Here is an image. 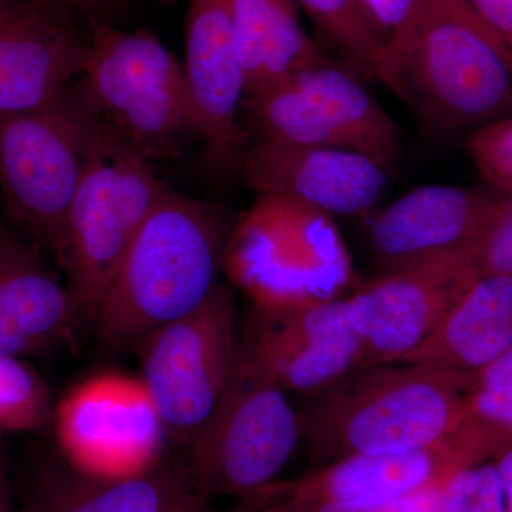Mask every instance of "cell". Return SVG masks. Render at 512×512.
<instances>
[{
  "label": "cell",
  "mask_w": 512,
  "mask_h": 512,
  "mask_svg": "<svg viewBox=\"0 0 512 512\" xmlns=\"http://www.w3.org/2000/svg\"><path fill=\"white\" fill-rule=\"evenodd\" d=\"M326 43L360 76L372 79L387 37L362 0H296Z\"/></svg>",
  "instance_id": "obj_23"
},
{
  "label": "cell",
  "mask_w": 512,
  "mask_h": 512,
  "mask_svg": "<svg viewBox=\"0 0 512 512\" xmlns=\"http://www.w3.org/2000/svg\"><path fill=\"white\" fill-rule=\"evenodd\" d=\"M512 348V276L478 279L446 318L396 363L476 375Z\"/></svg>",
  "instance_id": "obj_21"
},
{
  "label": "cell",
  "mask_w": 512,
  "mask_h": 512,
  "mask_svg": "<svg viewBox=\"0 0 512 512\" xmlns=\"http://www.w3.org/2000/svg\"><path fill=\"white\" fill-rule=\"evenodd\" d=\"M109 126L80 77L39 109L0 116V195L20 235L55 261L94 151Z\"/></svg>",
  "instance_id": "obj_4"
},
{
  "label": "cell",
  "mask_w": 512,
  "mask_h": 512,
  "mask_svg": "<svg viewBox=\"0 0 512 512\" xmlns=\"http://www.w3.org/2000/svg\"><path fill=\"white\" fill-rule=\"evenodd\" d=\"M165 190L150 161L109 126L70 205L56 261L83 326L92 328L121 259Z\"/></svg>",
  "instance_id": "obj_7"
},
{
  "label": "cell",
  "mask_w": 512,
  "mask_h": 512,
  "mask_svg": "<svg viewBox=\"0 0 512 512\" xmlns=\"http://www.w3.org/2000/svg\"><path fill=\"white\" fill-rule=\"evenodd\" d=\"M346 63L318 62L245 97L242 116L261 140L363 154L394 167L400 131Z\"/></svg>",
  "instance_id": "obj_8"
},
{
  "label": "cell",
  "mask_w": 512,
  "mask_h": 512,
  "mask_svg": "<svg viewBox=\"0 0 512 512\" xmlns=\"http://www.w3.org/2000/svg\"><path fill=\"white\" fill-rule=\"evenodd\" d=\"M464 252L477 279L512 276V197L500 198L480 235Z\"/></svg>",
  "instance_id": "obj_27"
},
{
  "label": "cell",
  "mask_w": 512,
  "mask_h": 512,
  "mask_svg": "<svg viewBox=\"0 0 512 512\" xmlns=\"http://www.w3.org/2000/svg\"><path fill=\"white\" fill-rule=\"evenodd\" d=\"M231 8L245 97L284 82L323 56L303 29L296 0H231Z\"/></svg>",
  "instance_id": "obj_22"
},
{
  "label": "cell",
  "mask_w": 512,
  "mask_h": 512,
  "mask_svg": "<svg viewBox=\"0 0 512 512\" xmlns=\"http://www.w3.org/2000/svg\"><path fill=\"white\" fill-rule=\"evenodd\" d=\"M488 28L512 50V0H466Z\"/></svg>",
  "instance_id": "obj_31"
},
{
  "label": "cell",
  "mask_w": 512,
  "mask_h": 512,
  "mask_svg": "<svg viewBox=\"0 0 512 512\" xmlns=\"http://www.w3.org/2000/svg\"><path fill=\"white\" fill-rule=\"evenodd\" d=\"M478 281L464 251L393 269L349 298L366 366L396 363L417 348Z\"/></svg>",
  "instance_id": "obj_14"
},
{
  "label": "cell",
  "mask_w": 512,
  "mask_h": 512,
  "mask_svg": "<svg viewBox=\"0 0 512 512\" xmlns=\"http://www.w3.org/2000/svg\"><path fill=\"white\" fill-rule=\"evenodd\" d=\"M52 421L64 463L87 476L123 480L164 461L167 434L140 377H87L55 404Z\"/></svg>",
  "instance_id": "obj_11"
},
{
  "label": "cell",
  "mask_w": 512,
  "mask_h": 512,
  "mask_svg": "<svg viewBox=\"0 0 512 512\" xmlns=\"http://www.w3.org/2000/svg\"><path fill=\"white\" fill-rule=\"evenodd\" d=\"M83 326L66 282L43 252L0 221V355L39 356Z\"/></svg>",
  "instance_id": "obj_19"
},
{
  "label": "cell",
  "mask_w": 512,
  "mask_h": 512,
  "mask_svg": "<svg viewBox=\"0 0 512 512\" xmlns=\"http://www.w3.org/2000/svg\"><path fill=\"white\" fill-rule=\"evenodd\" d=\"M363 366L343 376L298 413L301 443L325 464L352 456L420 450L466 420L474 375L446 367Z\"/></svg>",
  "instance_id": "obj_3"
},
{
  "label": "cell",
  "mask_w": 512,
  "mask_h": 512,
  "mask_svg": "<svg viewBox=\"0 0 512 512\" xmlns=\"http://www.w3.org/2000/svg\"><path fill=\"white\" fill-rule=\"evenodd\" d=\"M183 66L197 111L205 160L217 173H237L247 146L241 120L247 82L231 0H190Z\"/></svg>",
  "instance_id": "obj_16"
},
{
  "label": "cell",
  "mask_w": 512,
  "mask_h": 512,
  "mask_svg": "<svg viewBox=\"0 0 512 512\" xmlns=\"http://www.w3.org/2000/svg\"><path fill=\"white\" fill-rule=\"evenodd\" d=\"M501 197L476 187L416 188L377 215L370 225V245L387 271L464 251Z\"/></svg>",
  "instance_id": "obj_18"
},
{
  "label": "cell",
  "mask_w": 512,
  "mask_h": 512,
  "mask_svg": "<svg viewBox=\"0 0 512 512\" xmlns=\"http://www.w3.org/2000/svg\"><path fill=\"white\" fill-rule=\"evenodd\" d=\"M244 501L245 504L235 512H308L293 503L282 487H276V485Z\"/></svg>",
  "instance_id": "obj_32"
},
{
  "label": "cell",
  "mask_w": 512,
  "mask_h": 512,
  "mask_svg": "<svg viewBox=\"0 0 512 512\" xmlns=\"http://www.w3.org/2000/svg\"><path fill=\"white\" fill-rule=\"evenodd\" d=\"M503 446L493 433L466 417L451 436L429 447L342 458L282 485V490L306 511L328 504L383 508L443 483L461 468L493 460Z\"/></svg>",
  "instance_id": "obj_12"
},
{
  "label": "cell",
  "mask_w": 512,
  "mask_h": 512,
  "mask_svg": "<svg viewBox=\"0 0 512 512\" xmlns=\"http://www.w3.org/2000/svg\"><path fill=\"white\" fill-rule=\"evenodd\" d=\"M49 387L23 357L0 355V444L8 434L26 433L53 419Z\"/></svg>",
  "instance_id": "obj_24"
},
{
  "label": "cell",
  "mask_w": 512,
  "mask_h": 512,
  "mask_svg": "<svg viewBox=\"0 0 512 512\" xmlns=\"http://www.w3.org/2000/svg\"><path fill=\"white\" fill-rule=\"evenodd\" d=\"M466 417L497 436L504 446L512 441V348L474 375Z\"/></svg>",
  "instance_id": "obj_25"
},
{
  "label": "cell",
  "mask_w": 512,
  "mask_h": 512,
  "mask_svg": "<svg viewBox=\"0 0 512 512\" xmlns=\"http://www.w3.org/2000/svg\"><path fill=\"white\" fill-rule=\"evenodd\" d=\"M495 466L503 481L505 498H507V510L512 512V441L505 444L493 457Z\"/></svg>",
  "instance_id": "obj_34"
},
{
  "label": "cell",
  "mask_w": 512,
  "mask_h": 512,
  "mask_svg": "<svg viewBox=\"0 0 512 512\" xmlns=\"http://www.w3.org/2000/svg\"><path fill=\"white\" fill-rule=\"evenodd\" d=\"M0 512H13L12 491H10L8 468L3 457L2 444H0Z\"/></svg>",
  "instance_id": "obj_35"
},
{
  "label": "cell",
  "mask_w": 512,
  "mask_h": 512,
  "mask_svg": "<svg viewBox=\"0 0 512 512\" xmlns=\"http://www.w3.org/2000/svg\"><path fill=\"white\" fill-rule=\"evenodd\" d=\"M165 2H175V0H165Z\"/></svg>",
  "instance_id": "obj_38"
},
{
  "label": "cell",
  "mask_w": 512,
  "mask_h": 512,
  "mask_svg": "<svg viewBox=\"0 0 512 512\" xmlns=\"http://www.w3.org/2000/svg\"><path fill=\"white\" fill-rule=\"evenodd\" d=\"M249 333L285 392L313 394L366 366L348 299H303L255 306Z\"/></svg>",
  "instance_id": "obj_15"
},
{
  "label": "cell",
  "mask_w": 512,
  "mask_h": 512,
  "mask_svg": "<svg viewBox=\"0 0 512 512\" xmlns=\"http://www.w3.org/2000/svg\"><path fill=\"white\" fill-rule=\"evenodd\" d=\"M231 229L210 202L167 187L121 259L92 329L103 348L137 350L197 311L221 285Z\"/></svg>",
  "instance_id": "obj_2"
},
{
  "label": "cell",
  "mask_w": 512,
  "mask_h": 512,
  "mask_svg": "<svg viewBox=\"0 0 512 512\" xmlns=\"http://www.w3.org/2000/svg\"><path fill=\"white\" fill-rule=\"evenodd\" d=\"M468 153L491 190L512 197V116L470 133Z\"/></svg>",
  "instance_id": "obj_28"
},
{
  "label": "cell",
  "mask_w": 512,
  "mask_h": 512,
  "mask_svg": "<svg viewBox=\"0 0 512 512\" xmlns=\"http://www.w3.org/2000/svg\"><path fill=\"white\" fill-rule=\"evenodd\" d=\"M92 23L49 0H0V116L39 109L83 76Z\"/></svg>",
  "instance_id": "obj_13"
},
{
  "label": "cell",
  "mask_w": 512,
  "mask_h": 512,
  "mask_svg": "<svg viewBox=\"0 0 512 512\" xmlns=\"http://www.w3.org/2000/svg\"><path fill=\"white\" fill-rule=\"evenodd\" d=\"M372 79L439 136L512 116L511 47L466 0H426L413 22L389 37Z\"/></svg>",
  "instance_id": "obj_1"
},
{
  "label": "cell",
  "mask_w": 512,
  "mask_h": 512,
  "mask_svg": "<svg viewBox=\"0 0 512 512\" xmlns=\"http://www.w3.org/2000/svg\"><path fill=\"white\" fill-rule=\"evenodd\" d=\"M238 345L234 292L221 284L197 311L156 330L138 346V377L156 404L167 439L185 451L217 409Z\"/></svg>",
  "instance_id": "obj_9"
},
{
  "label": "cell",
  "mask_w": 512,
  "mask_h": 512,
  "mask_svg": "<svg viewBox=\"0 0 512 512\" xmlns=\"http://www.w3.org/2000/svg\"><path fill=\"white\" fill-rule=\"evenodd\" d=\"M237 173L259 197L282 198L329 217L372 210L390 181V168L363 154L261 138L247 143Z\"/></svg>",
  "instance_id": "obj_17"
},
{
  "label": "cell",
  "mask_w": 512,
  "mask_h": 512,
  "mask_svg": "<svg viewBox=\"0 0 512 512\" xmlns=\"http://www.w3.org/2000/svg\"><path fill=\"white\" fill-rule=\"evenodd\" d=\"M170 512H212L210 508V500L202 497L197 491H194L190 497L185 498L183 503L178 504Z\"/></svg>",
  "instance_id": "obj_36"
},
{
  "label": "cell",
  "mask_w": 512,
  "mask_h": 512,
  "mask_svg": "<svg viewBox=\"0 0 512 512\" xmlns=\"http://www.w3.org/2000/svg\"><path fill=\"white\" fill-rule=\"evenodd\" d=\"M308 512H384V510L383 508L353 507V505L328 504L312 508V510H308Z\"/></svg>",
  "instance_id": "obj_37"
},
{
  "label": "cell",
  "mask_w": 512,
  "mask_h": 512,
  "mask_svg": "<svg viewBox=\"0 0 512 512\" xmlns=\"http://www.w3.org/2000/svg\"><path fill=\"white\" fill-rule=\"evenodd\" d=\"M443 512H508L503 481L494 460L461 468L441 494Z\"/></svg>",
  "instance_id": "obj_26"
},
{
  "label": "cell",
  "mask_w": 512,
  "mask_h": 512,
  "mask_svg": "<svg viewBox=\"0 0 512 512\" xmlns=\"http://www.w3.org/2000/svg\"><path fill=\"white\" fill-rule=\"evenodd\" d=\"M367 12L387 37L396 35L419 15L426 0H362Z\"/></svg>",
  "instance_id": "obj_29"
},
{
  "label": "cell",
  "mask_w": 512,
  "mask_h": 512,
  "mask_svg": "<svg viewBox=\"0 0 512 512\" xmlns=\"http://www.w3.org/2000/svg\"><path fill=\"white\" fill-rule=\"evenodd\" d=\"M225 268L262 308L332 299L350 272L332 217L275 197H259L231 235Z\"/></svg>",
  "instance_id": "obj_10"
},
{
  "label": "cell",
  "mask_w": 512,
  "mask_h": 512,
  "mask_svg": "<svg viewBox=\"0 0 512 512\" xmlns=\"http://www.w3.org/2000/svg\"><path fill=\"white\" fill-rule=\"evenodd\" d=\"M80 84L101 119L150 163L200 140L183 63L151 33L92 23Z\"/></svg>",
  "instance_id": "obj_6"
},
{
  "label": "cell",
  "mask_w": 512,
  "mask_h": 512,
  "mask_svg": "<svg viewBox=\"0 0 512 512\" xmlns=\"http://www.w3.org/2000/svg\"><path fill=\"white\" fill-rule=\"evenodd\" d=\"M194 491L187 468L167 461L123 480L87 476L64 463L39 471L22 512H170Z\"/></svg>",
  "instance_id": "obj_20"
},
{
  "label": "cell",
  "mask_w": 512,
  "mask_h": 512,
  "mask_svg": "<svg viewBox=\"0 0 512 512\" xmlns=\"http://www.w3.org/2000/svg\"><path fill=\"white\" fill-rule=\"evenodd\" d=\"M301 443L298 412L269 372L249 330L217 409L188 448L195 491L249 500L274 485Z\"/></svg>",
  "instance_id": "obj_5"
},
{
  "label": "cell",
  "mask_w": 512,
  "mask_h": 512,
  "mask_svg": "<svg viewBox=\"0 0 512 512\" xmlns=\"http://www.w3.org/2000/svg\"><path fill=\"white\" fill-rule=\"evenodd\" d=\"M447 481V480H446ZM443 483L431 485L426 490L404 497L396 503L383 507L384 512H443L441 508V494H443Z\"/></svg>",
  "instance_id": "obj_33"
},
{
  "label": "cell",
  "mask_w": 512,
  "mask_h": 512,
  "mask_svg": "<svg viewBox=\"0 0 512 512\" xmlns=\"http://www.w3.org/2000/svg\"><path fill=\"white\" fill-rule=\"evenodd\" d=\"M49 2L74 10L90 23H113V25H120V20L124 18L131 5V0H49Z\"/></svg>",
  "instance_id": "obj_30"
}]
</instances>
